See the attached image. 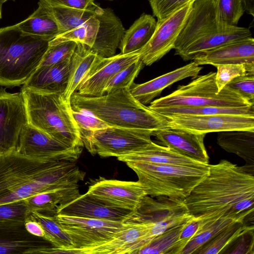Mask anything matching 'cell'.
I'll return each instance as SVG.
<instances>
[{
	"label": "cell",
	"mask_w": 254,
	"mask_h": 254,
	"mask_svg": "<svg viewBox=\"0 0 254 254\" xmlns=\"http://www.w3.org/2000/svg\"><path fill=\"white\" fill-rule=\"evenodd\" d=\"M2 4L1 2V1L0 0V20L1 18V11H2Z\"/></svg>",
	"instance_id": "obj_53"
},
{
	"label": "cell",
	"mask_w": 254,
	"mask_h": 254,
	"mask_svg": "<svg viewBox=\"0 0 254 254\" xmlns=\"http://www.w3.org/2000/svg\"><path fill=\"white\" fill-rule=\"evenodd\" d=\"M40 0L56 21L61 33L80 25L95 15V10L77 9L59 4L51 0Z\"/></svg>",
	"instance_id": "obj_35"
},
{
	"label": "cell",
	"mask_w": 254,
	"mask_h": 254,
	"mask_svg": "<svg viewBox=\"0 0 254 254\" xmlns=\"http://www.w3.org/2000/svg\"><path fill=\"white\" fill-rule=\"evenodd\" d=\"M143 65L140 58L115 74L107 83L105 88V94L120 89L130 88Z\"/></svg>",
	"instance_id": "obj_42"
},
{
	"label": "cell",
	"mask_w": 254,
	"mask_h": 254,
	"mask_svg": "<svg viewBox=\"0 0 254 254\" xmlns=\"http://www.w3.org/2000/svg\"><path fill=\"white\" fill-rule=\"evenodd\" d=\"M7 0H0L2 4H3L4 2H5Z\"/></svg>",
	"instance_id": "obj_54"
},
{
	"label": "cell",
	"mask_w": 254,
	"mask_h": 254,
	"mask_svg": "<svg viewBox=\"0 0 254 254\" xmlns=\"http://www.w3.org/2000/svg\"><path fill=\"white\" fill-rule=\"evenodd\" d=\"M56 218L70 236L74 254H83L86 250L111 240L122 228L124 221H113L58 214Z\"/></svg>",
	"instance_id": "obj_10"
},
{
	"label": "cell",
	"mask_w": 254,
	"mask_h": 254,
	"mask_svg": "<svg viewBox=\"0 0 254 254\" xmlns=\"http://www.w3.org/2000/svg\"><path fill=\"white\" fill-rule=\"evenodd\" d=\"M16 25L26 34L50 40L61 33L56 21L40 0L37 9Z\"/></svg>",
	"instance_id": "obj_33"
},
{
	"label": "cell",
	"mask_w": 254,
	"mask_h": 254,
	"mask_svg": "<svg viewBox=\"0 0 254 254\" xmlns=\"http://www.w3.org/2000/svg\"><path fill=\"white\" fill-rule=\"evenodd\" d=\"M16 150L30 157L76 161L82 147L68 146L27 124L21 130Z\"/></svg>",
	"instance_id": "obj_14"
},
{
	"label": "cell",
	"mask_w": 254,
	"mask_h": 254,
	"mask_svg": "<svg viewBox=\"0 0 254 254\" xmlns=\"http://www.w3.org/2000/svg\"><path fill=\"white\" fill-rule=\"evenodd\" d=\"M117 159L125 163L140 162L190 167L207 164L185 156L169 147L154 142L141 150L121 155Z\"/></svg>",
	"instance_id": "obj_26"
},
{
	"label": "cell",
	"mask_w": 254,
	"mask_h": 254,
	"mask_svg": "<svg viewBox=\"0 0 254 254\" xmlns=\"http://www.w3.org/2000/svg\"><path fill=\"white\" fill-rule=\"evenodd\" d=\"M31 211L24 199L0 205V221L13 219H25Z\"/></svg>",
	"instance_id": "obj_46"
},
{
	"label": "cell",
	"mask_w": 254,
	"mask_h": 254,
	"mask_svg": "<svg viewBox=\"0 0 254 254\" xmlns=\"http://www.w3.org/2000/svg\"><path fill=\"white\" fill-rule=\"evenodd\" d=\"M206 134L168 127L152 131L158 144L200 162L208 164L209 156L204 144Z\"/></svg>",
	"instance_id": "obj_20"
},
{
	"label": "cell",
	"mask_w": 254,
	"mask_h": 254,
	"mask_svg": "<svg viewBox=\"0 0 254 254\" xmlns=\"http://www.w3.org/2000/svg\"><path fill=\"white\" fill-rule=\"evenodd\" d=\"M72 115L78 127L83 146L87 143L93 132L110 127L85 110L72 109Z\"/></svg>",
	"instance_id": "obj_40"
},
{
	"label": "cell",
	"mask_w": 254,
	"mask_h": 254,
	"mask_svg": "<svg viewBox=\"0 0 254 254\" xmlns=\"http://www.w3.org/2000/svg\"><path fill=\"white\" fill-rule=\"evenodd\" d=\"M28 124L70 147L83 144L70 101L63 93H46L22 86Z\"/></svg>",
	"instance_id": "obj_5"
},
{
	"label": "cell",
	"mask_w": 254,
	"mask_h": 254,
	"mask_svg": "<svg viewBox=\"0 0 254 254\" xmlns=\"http://www.w3.org/2000/svg\"><path fill=\"white\" fill-rule=\"evenodd\" d=\"M247 225L245 220L233 223L211 238L195 253L196 254H222L234 241Z\"/></svg>",
	"instance_id": "obj_39"
},
{
	"label": "cell",
	"mask_w": 254,
	"mask_h": 254,
	"mask_svg": "<svg viewBox=\"0 0 254 254\" xmlns=\"http://www.w3.org/2000/svg\"><path fill=\"white\" fill-rule=\"evenodd\" d=\"M152 131L110 126L93 132L84 146L92 155L118 157L151 144Z\"/></svg>",
	"instance_id": "obj_9"
},
{
	"label": "cell",
	"mask_w": 254,
	"mask_h": 254,
	"mask_svg": "<svg viewBox=\"0 0 254 254\" xmlns=\"http://www.w3.org/2000/svg\"><path fill=\"white\" fill-rule=\"evenodd\" d=\"M251 37L252 33L249 28L229 26L211 36L193 42L179 56L186 61L192 60L196 55L201 53Z\"/></svg>",
	"instance_id": "obj_28"
},
{
	"label": "cell",
	"mask_w": 254,
	"mask_h": 254,
	"mask_svg": "<svg viewBox=\"0 0 254 254\" xmlns=\"http://www.w3.org/2000/svg\"><path fill=\"white\" fill-rule=\"evenodd\" d=\"M220 19L229 26H236L245 10V0H215Z\"/></svg>",
	"instance_id": "obj_43"
},
{
	"label": "cell",
	"mask_w": 254,
	"mask_h": 254,
	"mask_svg": "<svg viewBox=\"0 0 254 254\" xmlns=\"http://www.w3.org/2000/svg\"><path fill=\"white\" fill-rule=\"evenodd\" d=\"M71 59L52 65L39 66L23 86L42 92L63 93L67 85Z\"/></svg>",
	"instance_id": "obj_25"
},
{
	"label": "cell",
	"mask_w": 254,
	"mask_h": 254,
	"mask_svg": "<svg viewBox=\"0 0 254 254\" xmlns=\"http://www.w3.org/2000/svg\"><path fill=\"white\" fill-rule=\"evenodd\" d=\"M245 10L254 16V0H245Z\"/></svg>",
	"instance_id": "obj_52"
},
{
	"label": "cell",
	"mask_w": 254,
	"mask_h": 254,
	"mask_svg": "<svg viewBox=\"0 0 254 254\" xmlns=\"http://www.w3.org/2000/svg\"><path fill=\"white\" fill-rule=\"evenodd\" d=\"M202 68V66L193 61L145 83H133L130 91L137 100L146 105L150 103L165 88L174 83L186 78L196 77Z\"/></svg>",
	"instance_id": "obj_24"
},
{
	"label": "cell",
	"mask_w": 254,
	"mask_h": 254,
	"mask_svg": "<svg viewBox=\"0 0 254 254\" xmlns=\"http://www.w3.org/2000/svg\"><path fill=\"white\" fill-rule=\"evenodd\" d=\"M85 175L76 161L30 157L17 150L0 155V205L78 186Z\"/></svg>",
	"instance_id": "obj_1"
},
{
	"label": "cell",
	"mask_w": 254,
	"mask_h": 254,
	"mask_svg": "<svg viewBox=\"0 0 254 254\" xmlns=\"http://www.w3.org/2000/svg\"><path fill=\"white\" fill-rule=\"evenodd\" d=\"M59 4L81 10H94L98 5L94 2L95 0H51Z\"/></svg>",
	"instance_id": "obj_50"
},
{
	"label": "cell",
	"mask_w": 254,
	"mask_h": 254,
	"mask_svg": "<svg viewBox=\"0 0 254 254\" xmlns=\"http://www.w3.org/2000/svg\"><path fill=\"white\" fill-rule=\"evenodd\" d=\"M140 50L131 53L119 54L108 58L98 56L78 85L76 92L89 97L105 94L108 81L117 73L139 60Z\"/></svg>",
	"instance_id": "obj_16"
},
{
	"label": "cell",
	"mask_w": 254,
	"mask_h": 254,
	"mask_svg": "<svg viewBox=\"0 0 254 254\" xmlns=\"http://www.w3.org/2000/svg\"></svg>",
	"instance_id": "obj_55"
},
{
	"label": "cell",
	"mask_w": 254,
	"mask_h": 254,
	"mask_svg": "<svg viewBox=\"0 0 254 254\" xmlns=\"http://www.w3.org/2000/svg\"><path fill=\"white\" fill-rule=\"evenodd\" d=\"M95 16L99 21L95 42L90 48L98 56L108 58L115 55L126 30L120 18L110 8L97 6Z\"/></svg>",
	"instance_id": "obj_21"
},
{
	"label": "cell",
	"mask_w": 254,
	"mask_h": 254,
	"mask_svg": "<svg viewBox=\"0 0 254 254\" xmlns=\"http://www.w3.org/2000/svg\"><path fill=\"white\" fill-rule=\"evenodd\" d=\"M99 26V21L94 15L80 25L59 34L50 41L49 45L74 41L91 48L95 42Z\"/></svg>",
	"instance_id": "obj_38"
},
{
	"label": "cell",
	"mask_w": 254,
	"mask_h": 254,
	"mask_svg": "<svg viewBox=\"0 0 254 254\" xmlns=\"http://www.w3.org/2000/svg\"><path fill=\"white\" fill-rule=\"evenodd\" d=\"M25 227L31 234L44 238L45 235L44 229L40 224L36 221L28 217L25 220Z\"/></svg>",
	"instance_id": "obj_51"
},
{
	"label": "cell",
	"mask_w": 254,
	"mask_h": 254,
	"mask_svg": "<svg viewBox=\"0 0 254 254\" xmlns=\"http://www.w3.org/2000/svg\"><path fill=\"white\" fill-rule=\"evenodd\" d=\"M86 193L108 206L132 211L137 209L147 195L138 181L110 180L103 177L93 180Z\"/></svg>",
	"instance_id": "obj_15"
},
{
	"label": "cell",
	"mask_w": 254,
	"mask_h": 254,
	"mask_svg": "<svg viewBox=\"0 0 254 254\" xmlns=\"http://www.w3.org/2000/svg\"><path fill=\"white\" fill-rule=\"evenodd\" d=\"M226 86L248 102L254 104V74L237 77Z\"/></svg>",
	"instance_id": "obj_47"
},
{
	"label": "cell",
	"mask_w": 254,
	"mask_h": 254,
	"mask_svg": "<svg viewBox=\"0 0 254 254\" xmlns=\"http://www.w3.org/2000/svg\"><path fill=\"white\" fill-rule=\"evenodd\" d=\"M76 46L77 43L74 41L49 45L39 66L52 65L70 59Z\"/></svg>",
	"instance_id": "obj_44"
},
{
	"label": "cell",
	"mask_w": 254,
	"mask_h": 254,
	"mask_svg": "<svg viewBox=\"0 0 254 254\" xmlns=\"http://www.w3.org/2000/svg\"><path fill=\"white\" fill-rule=\"evenodd\" d=\"M152 110L164 117L174 115L206 116L219 114L254 117V105L239 107L173 106L160 108Z\"/></svg>",
	"instance_id": "obj_37"
},
{
	"label": "cell",
	"mask_w": 254,
	"mask_h": 254,
	"mask_svg": "<svg viewBox=\"0 0 254 254\" xmlns=\"http://www.w3.org/2000/svg\"><path fill=\"white\" fill-rule=\"evenodd\" d=\"M229 26L220 19L215 0H195L175 42V55H179L193 42Z\"/></svg>",
	"instance_id": "obj_12"
},
{
	"label": "cell",
	"mask_w": 254,
	"mask_h": 254,
	"mask_svg": "<svg viewBox=\"0 0 254 254\" xmlns=\"http://www.w3.org/2000/svg\"><path fill=\"white\" fill-rule=\"evenodd\" d=\"M155 197L145 196L137 209L127 218L132 221L151 223L149 232L151 239L193 217L184 200L165 196Z\"/></svg>",
	"instance_id": "obj_8"
},
{
	"label": "cell",
	"mask_w": 254,
	"mask_h": 254,
	"mask_svg": "<svg viewBox=\"0 0 254 254\" xmlns=\"http://www.w3.org/2000/svg\"><path fill=\"white\" fill-rule=\"evenodd\" d=\"M254 225H247L222 254H254Z\"/></svg>",
	"instance_id": "obj_45"
},
{
	"label": "cell",
	"mask_w": 254,
	"mask_h": 254,
	"mask_svg": "<svg viewBox=\"0 0 254 254\" xmlns=\"http://www.w3.org/2000/svg\"><path fill=\"white\" fill-rule=\"evenodd\" d=\"M192 61L199 65L254 64V40L251 37L196 55Z\"/></svg>",
	"instance_id": "obj_22"
},
{
	"label": "cell",
	"mask_w": 254,
	"mask_h": 254,
	"mask_svg": "<svg viewBox=\"0 0 254 254\" xmlns=\"http://www.w3.org/2000/svg\"><path fill=\"white\" fill-rule=\"evenodd\" d=\"M165 118L170 127L199 133L236 130L254 131L253 116L227 114L174 115Z\"/></svg>",
	"instance_id": "obj_17"
},
{
	"label": "cell",
	"mask_w": 254,
	"mask_h": 254,
	"mask_svg": "<svg viewBox=\"0 0 254 254\" xmlns=\"http://www.w3.org/2000/svg\"><path fill=\"white\" fill-rule=\"evenodd\" d=\"M248 216L224 215L220 211L199 216L201 219L200 228L196 234L187 243L181 254H195L197 250L225 227L235 222L245 220Z\"/></svg>",
	"instance_id": "obj_27"
},
{
	"label": "cell",
	"mask_w": 254,
	"mask_h": 254,
	"mask_svg": "<svg viewBox=\"0 0 254 254\" xmlns=\"http://www.w3.org/2000/svg\"><path fill=\"white\" fill-rule=\"evenodd\" d=\"M156 23L153 16L146 13L141 14L126 30L119 46L120 53L128 54L141 49L153 35Z\"/></svg>",
	"instance_id": "obj_30"
},
{
	"label": "cell",
	"mask_w": 254,
	"mask_h": 254,
	"mask_svg": "<svg viewBox=\"0 0 254 254\" xmlns=\"http://www.w3.org/2000/svg\"><path fill=\"white\" fill-rule=\"evenodd\" d=\"M50 41L26 34L16 24L0 28V85H23L40 65Z\"/></svg>",
	"instance_id": "obj_4"
},
{
	"label": "cell",
	"mask_w": 254,
	"mask_h": 254,
	"mask_svg": "<svg viewBox=\"0 0 254 254\" xmlns=\"http://www.w3.org/2000/svg\"><path fill=\"white\" fill-rule=\"evenodd\" d=\"M70 101L72 109L88 111L110 126L150 130L170 126L167 118L137 100L129 87L94 97L75 91Z\"/></svg>",
	"instance_id": "obj_3"
},
{
	"label": "cell",
	"mask_w": 254,
	"mask_h": 254,
	"mask_svg": "<svg viewBox=\"0 0 254 254\" xmlns=\"http://www.w3.org/2000/svg\"><path fill=\"white\" fill-rule=\"evenodd\" d=\"M201 224V218L199 216H193L185 224L181 231L180 239L187 244L196 234Z\"/></svg>",
	"instance_id": "obj_49"
},
{
	"label": "cell",
	"mask_w": 254,
	"mask_h": 254,
	"mask_svg": "<svg viewBox=\"0 0 254 254\" xmlns=\"http://www.w3.org/2000/svg\"><path fill=\"white\" fill-rule=\"evenodd\" d=\"M215 73L197 75L189 84L179 86L171 94L152 101L149 107L153 110L173 106L239 107L254 105L226 85L218 92Z\"/></svg>",
	"instance_id": "obj_7"
},
{
	"label": "cell",
	"mask_w": 254,
	"mask_h": 254,
	"mask_svg": "<svg viewBox=\"0 0 254 254\" xmlns=\"http://www.w3.org/2000/svg\"><path fill=\"white\" fill-rule=\"evenodd\" d=\"M52 247L44 238L29 233L25 228V220L0 221V254H49Z\"/></svg>",
	"instance_id": "obj_18"
},
{
	"label": "cell",
	"mask_w": 254,
	"mask_h": 254,
	"mask_svg": "<svg viewBox=\"0 0 254 254\" xmlns=\"http://www.w3.org/2000/svg\"><path fill=\"white\" fill-rule=\"evenodd\" d=\"M195 0H192L165 18L157 20L155 30L148 43L140 50L144 65H151L174 48Z\"/></svg>",
	"instance_id": "obj_11"
},
{
	"label": "cell",
	"mask_w": 254,
	"mask_h": 254,
	"mask_svg": "<svg viewBox=\"0 0 254 254\" xmlns=\"http://www.w3.org/2000/svg\"><path fill=\"white\" fill-rule=\"evenodd\" d=\"M28 217L38 222L43 227L45 233L44 238L53 247L50 254H74L72 240L58 222L55 215H45L31 212Z\"/></svg>",
	"instance_id": "obj_32"
},
{
	"label": "cell",
	"mask_w": 254,
	"mask_h": 254,
	"mask_svg": "<svg viewBox=\"0 0 254 254\" xmlns=\"http://www.w3.org/2000/svg\"><path fill=\"white\" fill-rule=\"evenodd\" d=\"M78 186L40 192L24 199L31 212L49 215L57 214L59 208L80 195Z\"/></svg>",
	"instance_id": "obj_29"
},
{
	"label": "cell",
	"mask_w": 254,
	"mask_h": 254,
	"mask_svg": "<svg viewBox=\"0 0 254 254\" xmlns=\"http://www.w3.org/2000/svg\"><path fill=\"white\" fill-rule=\"evenodd\" d=\"M132 212L108 206L85 193L61 206L57 214L124 221Z\"/></svg>",
	"instance_id": "obj_23"
},
{
	"label": "cell",
	"mask_w": 254,
	"mask_h": 254,
	"mask_svg": "<svg viewBox=\"0 0 254 254\" xmlns=\"http://www.w3.org/2000/svg\"><path fill=\"white\" fill-rule=\"evenodd\" d=\"M124 223L111 240L86 250L83 254H137L151 240L149 232L152 224L127 219Z\"/></svg>",
	"instance_id": "obj_19"
},
{
	"label": "cell",
	"mask_w": 254,
	"mask_h": 254,
	"mask_svg": "<svg viewBox=\"0 0 254 254\" xmlns=\"http://www.w3.org/2000/svg\"><path fill=\"white\" fill-rule=\"evenodd\" d=\"M253 166L238 167L226 160L209 164L208 174L184 200L189 213L199 216L217 211L230 215L254 213Z\"/></svg>",
	"instance_id": "obj_2"
},
{
	"label": "cell",
	"mask_w": 254,
	"mask_h": 254,
	"mask_svg": "<svg viewBox=\"0 0 254 254\" xmlns=\"http://www.w3.org/2000/svg\"><path fill=\"white\" fill-rule=\"evenodd\" d=\"M218 144L226 151L242 159L247 165L254 166V131L236 130L218 132Z\"/></svg>",
	"instance_id": "obj_31"
},
{
	"label": "cell",
	"mask_w": 254,
	"mask_h": 254,
	"mask_svg": "<svg viewBox=\"0 0 254 254\" xmlns=\"http://www.w3.org/2000/svg\"><path fill=\"white\" fill-rule=\"evenodd\" d=\"M27 124L22 92L12 93L0 88V155L16 150L21 130Z\"/></svg>",
	"instance_id": "obj_13"
},
{
	"label": "cell",
	"mask_w": 254,
	"mask_h": 254,
	"mask_svg": "<svg viewBox=\"0 0 254 254\" xmlns=\"http://www.w3.org/2000/svg\"><path fill=\"white\" fill-rule=\"evenodd\" d=\"M147 195L184 200L209 173V164L185 166L140 162L126 163Z\"/></svg>",
	"instance_id": "obj_6"
},
{
	"label": "cell",
	"mask_w": 254,
	"mask_h": 254,
	"mask_svg": "<svg viewBox=\"0 0 254 254\" xmlns=\"http://www.w3.org/2000/svg\"><path fill=\"white\" fill-rule=\"evenodd\" d=\"M89 47L77 43L75 50L72 56L67 85L63 95L70 101L72 93L76 89L85 73L98 57Z\"/></svg>",
	"instance_id": "obj_34"
},
{
	"label": "cell",
	"mask_w": 254,
	"mask_h": 254,
	"mask_svg": "<svg viewBox=\"0 0 254 254\" xmlns=\"http://www.w3.org/2000/svg\"><path fill=\"white\" fill-rule=\"evenodd\" d=\"M154 16L162 19L192 0H148Z\"/></svg>",
	"instance_id": "obj_48"
},
{
	"label": "cell",
	"mask_w": 254,
	"mask_h": 254,
	"mask_svg": "<svg viewBox=\"0 0 254 254\" xmlns=\"http://www.w3.org/2000/svg\"><path fill=\"white\" fill-rule=\"evenodd\" d=\"M215 67V82L218 92L237 77L254 74V64H219Z\"/></svg>",
	"instance_id": "obj_41"
},
{
	"label": "cell",
	"mask_w": 254,
	"mask_h": 254,
	"mask_svg": "<svg viewBox=\"0 0 254 254\" xmlns=\"http://www.w3.org/2000/svg\"><path fill=\"white\" fill-rule=\"evenodd\" d=\"M187 222L173 227L155 237L137 254H181L187 244L180 240V237Z\"/></svg>",
	"instance_id": "obj_36"
}]
</instances>
